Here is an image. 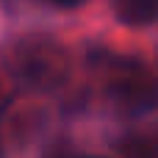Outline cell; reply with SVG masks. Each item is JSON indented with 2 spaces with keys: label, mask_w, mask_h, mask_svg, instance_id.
Here are the masks:
<instances>
[{
  "label": "cell",
  "mask_w": 158,
  "mask_h": 158,
  "mask_svg": "<svg viewBox=\"0 0 158 158\" xmlns=\"http://www.w3.org/2000/svg\"><path fill=\"white\" fill-rule=\"evenodd\" d=\"M114 14L125 25H150L158 19V0H114Z\"/></svg>",
  "instance_id": "cell-1"
},
{
  "label": "cell",
  "mask_w": 158,
  "mask_h": 158,
  "mask_svg": "<svg viewBox=\"0 0 158 158\" xmlns=\"http://www.w3.org/2000/svg\"><path fill=\"white\" fill-rule=\"evenodd\" d=\"M53 6H58V8H81V6H86L89 0H50Z\"/></svg>",
  "instance_id": "cell-2"
}]
</instances>
